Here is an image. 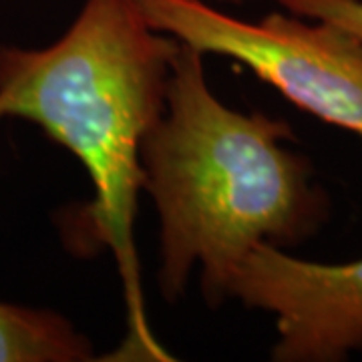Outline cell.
Here are the masks:
<instances>
[{
  "label": "cell",
  "instance_id": "cell-1",
  "mask_svg": "<svg viewBox=\"0 0 362 362\" xmlns=\"http://www.w3.org/2000/svg\"><path fill=\"white\" fill-rule=\"evenodd\" d=\"M180 40L157 30L137 0H85L65 35L45 49H0V119L37 123L87 169L95 199L66 226L113 252L127 310L117 361H171L145 314L135 216L141 147L165 109Z\"/></svg>",
  "mask_w": 362,
  "mask_h": 362
},
{
  "label": "cell",
  "instance_id": "cell-2",
  "mask_svg": "<svg viewBox=\"0 0 362 362\" xmlns=\"http://www.w3.org/2000/svg\"><path fill=\"white\" fill-rule=\"evenodd\" d=\"M292 127L242 113L211 93L204 52L180 40L165 109L141 147L143 189L161 221L159 286L183 294L195 266L207 304L218 308L242 259L258 246H294L328 216L308 159L286 141Z\"/></svg>",
  "mask_w": 362,
  "mask_h": 362
},
{
  "label": "cell",
  "instance_id": "cell-3",
  "mask_svg": "<svg viewBox=\"0 0 362 362\" xmlns=\"http://www.w3.org/2000/svg\"><path fill=\"white\" fill-rule=\"evenodd\" d=\"M157 30L250 69L288 101L362 139V39L294 13L246 23L207 0H137Z\"/></svg>",
  "mask_w": 362,
  "mask_h": 362
},
{
  "label": "cell",
  "instance_id": "cell-4",
  "mask_svg": "<svg viewBox=\"0 0 362 362\" xmlns=\"http://www.w3.org/2000/svg\"><path fill=\"white\" fill-rule=\"evenodd\" d=\"M230 298L276 316L272 361L337 362L362 350V258L320 264L258 244L233 274Z\"/></svg>",
  "mask_w": 362,
  "mask_h": 362
},
{
  "label": "cell",
  "instance_id": "cell-5",
  "mask_svg": "<svg viewBox=\"0 0 362 362\" xmlns=\"http://www.w3.org/2000/svg\"><path fill=\"white\" fill-rule=\"evenodd\" d=\"M90 340L65 316L0 302V362H85Z\"/></svg>",
  "mask_w": 362,
  "mask_h": 362
},
{
  "label": "cell",
  "instance_id": "cell-6",
  "mask_svg": "<svg viewBox=\"0 0 362 362\" xmlns=\"http://www.w3.org/2000/svg\"><path fill=\"white\" fill-rule=\"evenodd\" d=\"M288 13L320 18L342 26L362 39V0H274Z\"/></svg>",
  "mask_w": 362,
  "mask_h": 362
},
{
  "label": "cell",
  "instance_id": "cell-7",
  "mask_svg": "<svg viewBox=\"0 0 362 362\" xmlns=\"http://www.w3.org/2000/svg\"><path fill=\"white\" fill-rule=\"evenodd\" d=\"M223 2H244V0H223Z\"/></svg>",
  "mask_w": 362,
  "mask_h": 362
}]
</instances>
